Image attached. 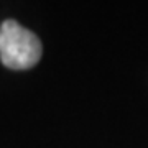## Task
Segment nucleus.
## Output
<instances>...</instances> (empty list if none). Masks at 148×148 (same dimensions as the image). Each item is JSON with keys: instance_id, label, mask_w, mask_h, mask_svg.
I'll list each match as a JSON object with an SVG mask.
<instances>
[{"instance_id": "obj_1", "label": "nucleus", "mask_w": 148, "mask_h": 148, "mask_svg": "<svg viewBox=\"0 0 148 148\" xmlns=\"http://www.w3.org/2000/svg\"><path fill=\"white\" fill-rule=\"evenodd\" d=\"M43 48L40 38L15 20L0 25V61L15 71H25L38 64Z\"/></svg>"}]
</instances>
